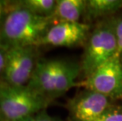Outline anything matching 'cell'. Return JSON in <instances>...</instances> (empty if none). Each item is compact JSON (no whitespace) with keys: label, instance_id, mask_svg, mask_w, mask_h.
<instances>
[{"label":"cell","instance_id":"6da1fadb","mask_svg":"<svg viewBox=\"0 0 122 121\" xmlns=\"http://www.w3.org/2000/svg\"><path fill=\"white\" fill-rule=\"evenodd\" d=\"M55 21L52 17H43L33 14L18 4L10 2L8 14L0 32V43L12 47H36Z\"/></svg>","mask_w":122,"mask_h":121},{"label":"cell","instance_id":"7a4b0ae2","mask_svg":"<svg viewBox=\"0 0 122 121\" xmlns=\"http://www.w3.org/2000/svg\"><path fill=\"white\" fill-rule=\"evenodd\" d=\"M80 66L59 59L37 61L27 86L50 99L65 94L76 84Z\"/></svg>","mask_w":122,"mask_h":121},{"label":"cell","instance_id":"3957f363","mask_svg":"<svg viewBox=\"0 0 122 121\" xmlns=\"http://www.w3.org/2000/svg\"><path fill=\"white\" fill-rule=\"evenodd\" d=\"M51 102L28 86H11L0 81V114L5 121H22L44 111Z\"/></svg>","mask_w":122,"mask_h":121},{"label":"cell","instance_id":"277c9868","mask_svg":"<svg viewBox=\"0 0 122 121\" xmlns=\"http://www.w3.org/2000/svg\"><path fill=\"white\" fill-rule=\"evenodd\" d=\"M117 53V42L113 23L101 24L93 31L87 40L81 70L87 77Z\"/></svg>","mask_w":122,"mask_h":121},{"label":"cell","instance_id":"5b68a950","mask_svg":"<svg viewBox=\"0 0 122 121\" xmlns=\"http://www.w3.org/2000/svg\"><path fill=\"white\" fill-rule=\"evenodd\" d=\"M36 47L7 48L6 63L0 81L11 86H27L37 64Z\"/></svg>","mask_w":122,"mask_h":121},{"label":"cell","instance_id":"8992f818","mask_svg":"<svg viewBox=\"0 0 122 121\" xmlns=\"http://www.w3.org/2000/svg\"><path fill=\"white\" fill-rule=\"evenodd\" d=\"M84 85L87 90L110 98L121 96L122 62L118 53L88 76Z\"/></svg>","mask_w":122,"mask_h":121},{"label":"cell","instance_id":"52a82bcc","mask_svg":"<svg viewBox=\"0 0 122 121\" xmlns=\"http://www.w3.org/2000/svg\"><path fill=\"white\" fill-rule=\"evenodd\" d=\"M68 108L73 121H92L112 106L110 97L87 90L70 101Z\"/></svg>","mask_w":122,"mask_h":121},{"label":"cell","instance_id":"ba28073f","mask_svg":"<svg viewBox=\"0 0 122 121\" xmlns=\"http://www.w3.org/2000/svg\"><path fill=\"white\" fill-rule=\"evenodd\" d=\"M90 26L80 22H57L48 30L40 45L74 47L82 43L89 33Z\"/></svg>","mask_w":122,"mask_h":121},{"label":"cell","instance_id":"9c48e42d","mask_svg":"<svg viewBox=\"0 0 122 121\" xmlns=\"http://www.w3.org/2000/svg\"><path fill=\"white\" fill-rule=\"evenodd\" d=\"M87 1L58 0L51 17L57 22H79L86 10Z\"/></svg>","mask_w":122,"mask_h":121},{"label":"cell","instance_id":"30bf717a","mask_svg":"<svg viewBox=\"0 0 122 121\" xmlns=\"http://www.w3.org/2000/svg\"><path fill=\"white\" fill-rule=\"evenodd\" d=\"M122 8L121 0H89L87 1L85 12L90 18L113 14Z\"/></svg>","mask_w":122,"mask_h":121},{"label":"cell","instance_id":"8fae6325","mask_svg":"<svg viewBox=\"0 0 122 121\" xmlns=\"http://www.w3.org/2000/svg\"><path fill=\"white\" fill-rule=\"evenodd\" d=\"M18 4L33 14L43 17H51L55 9V0H23Z\"/></svg>","mask_w":122,"mask_h":121},{"label":"cell","instance_id":"7c38bea8","mask_svg":"<svg viewBox=\"0 0 122 121\" xmlns=\"http://www.w3.org/2000/svg\"><path fill=\"white\" fill-rule=\"evenodd\" d=\"M92 121H122V109L117 108H110Z\"/></svg>","mask_w":122,"mask_h":121},{"label":"cell","instance_id":"4fadbf2b","mask_svg":"<svg viewBox=\"0 0 122 121\" xmlns=\"http://www.w3.org/2000/svg\"><path fill=\"white\" fill-rule=\"evenodd\" d=\"M113 24L114 30H115L117 42L118 47V54L120 56L121 62H122V17L114 20L112 21Z\"/></svg>","mask_w":122,"mask_h":121},{"label":"cell","instance_id":"5bb4252c","mask_svg":"<svg viewBox=\"0 0 122 121\" xmlns=\"http://www.w3.org/2000/svg\"><path fill=\"white\" fill-rule=\"evenodd\" d=\"M22 121H61V120H59L58 118L51 116L48 115L45 111H42Z\"/></svg>","mask_w":122,"mask_h":121},{"label":"cell","instance_id":"9a60e30c","mask_svg":"<svg viewBox=\"0 0 122 121\" xmlns=\"http://www.w3.org/2000/svg\"><path fill=\"white\" fill-rule=\"evenodd\" d=\"M10 6V1H3L0 0V32L2 30V25L4 24L5 19L8 14Z\"/></svg>","mask_w":122,"mask_h":121},{"label":"cell","instance_id":"2e32d148","mask_svg":"<svg viewBox=\"0 0 122 121\" xmlns=\"http://www.w3.org/2000/svg\"><path fill=\"white\" fill-rule=\"evenodd\" d=\"M7 47L0 43V80L2 79V73L5 68V63H6V55Z\"/></svg>","mask_w":122,"mask_h":121},{"label":"cell","instance_id":"e0dca14e","mask_svg":"<svg viewBox=\"0 0 122 121\" xmlns=\"http://www.w3.org/2000/svg\"><path fill=\"white\" fill-rule=\"evenodd\" d=\"M0 121H5L4 120H3V118L2 117V116H1V114H0Z\"/></svg>","mask_w":122,"mask_h":121}]
</instances>
